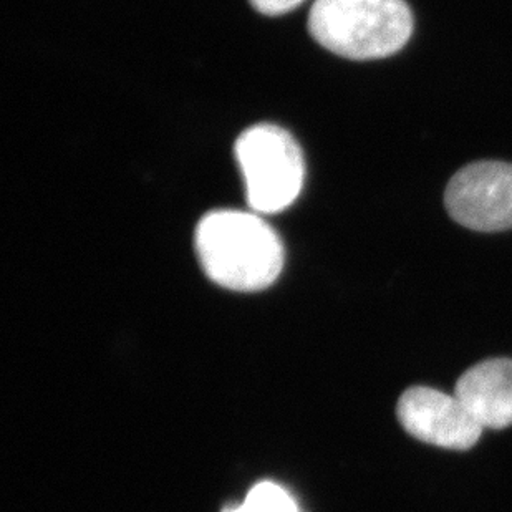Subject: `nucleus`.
Masks as SVG:
<instances>
[{"label": "nucleus", "mask_w": 512, "mask_h": 512, "mask_svg": "<svg viewBox=\"0 0 512 512\" xmlns=\"http://www.w3.org/2000/svg\"><path fill=\"white\" fill-rule=\"evenodd\" d=\"M194 242L206 276L224 289L256 292L281 276L284 244L256 213L211 211L199 221Z\"/></svg>", "instance_id": "1"}, {"label": "nucleus", "mask_w": 512, "mask_h": 512, "mask_svg": "<svg viewBox=\"0 0 512 512\" xmlns=\"http://www.w3.org/2000/svg\"><path fill=\"white\" fill-rule=\"evenodd\" d=\"M312 37L348 60H378L398 54L413 34L405 0H315L309 15Z\"/></svg>", "instance_id": "2"}, {"label": "nucleus", "mask_w": 512, "mask_h": 512, "mask_svg": "<svg viewBox=\"0 0 512 512\" xmlns=\"http://www.w3.org/2000/svg\"><path fill=\"white\" fill-rule=\"evenodd\" d=\"M247 203L259 214L281 213L299 198L304 153L289 131L271 123L251 126L236 141Z\"/></svg>", "instance_id": "3"}, {"label": "nucleus", "mask_w": 512, "mask_h": 512, "mask_svg": "<svg viewBox=\"0 0 512 512\" xmlns=\"http://www.w3.org/2000/svg\"><path fill=\"white\" fill-rule=\"evenodd\" d=\"M446 211L456 223L479 232L512 229V165L478 161L451 178Z\"/></svg>", "instance_id": "4"}, {"label": "nucleus", "mask_w": 512, "mask_h": 512, "mask_svg": "<svg viewBox=\"0 0 512 512\" xmlns=\"http://www.w3.org/2000/svg\"><path fill=\"white\" fill-rule=\"evenodd\" d=\"M397 416L408 435L445 450L473 448L484 430L456 395L428 387L408 388L398 400Z\"/></svg>", "instance_id": "5"}, {"label": "nucleus", "mask_w": 512, "mask_h": 512, "mask_svg": "<svg viewBox=\"0 0 512 512\" xmlns=\"http://www.w3.org/2000/svg\"><path fill=\"white\" fill-rule=\"evenodd\" d=\"M455 395L479 425L503 430L512 425V360L491 358L461 375Z\"/></svg>", "instance_id": "6"}, {"label": "nucleus", "mask_w": 512, "mask_h": 512, "mask_svg": "<svg viewBox=\"0 0 512 512\" xmlns=\"http://www.w3.org/2000/svg\"><path fill=\"white\" fill-rule=\"evenodd\" d=\"M224 512H300L294 498L279 484L264 481L247 493L239 506Z\"/></svg>", "instance_id": "7"}, {"label": "nucleus", "mask_w": 512, "mask_h": 512, "mask_svg": "<svg viewBox=\"0 0 512 512\" xmlns=\"http://www.w3.org/2000/svg\"><path fill=\"white\" fill-rule=\"evenodd\" d=\"M304 0H251L254 9L261 14L281 15L297 9Z\"/></svg>", "instance_id": "8"}]
</instances>
